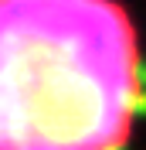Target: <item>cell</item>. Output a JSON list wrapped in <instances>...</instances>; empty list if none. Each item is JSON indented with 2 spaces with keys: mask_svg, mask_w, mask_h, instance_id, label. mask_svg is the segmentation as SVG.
Wrapping results in <instances>:
<instances>
[{
  "mask_svg": "<svg viewBox=\"0 0 146 150\" xmlns=\"http://www.w3.org/2000/svg\"><path fill=\"white\" fill-rule=\"evenodd\" d=\"M139 96L119 0H0V150H122Z\"/></svg>",
  "mask_w": 146,
  "mask_h": 150,
  "instance_id": "6da1fadb",
  "label": "cell"
}]
</instances>
